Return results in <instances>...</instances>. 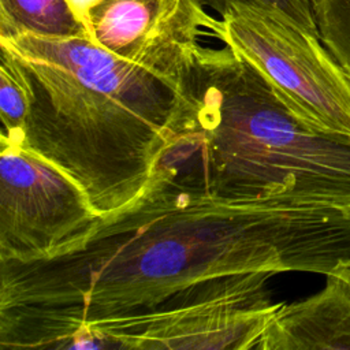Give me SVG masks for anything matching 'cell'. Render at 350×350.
I'll return each instance as SVG.
<instances>
[{
    "label": "cell",
    "mask_w": 350,
    "mask_h": 350,
    "mask_svg": "<svg viewBox=\"0 0 350 350\" xmlns=\"http://www.w3.org/2000/svg\"><path fill=\"white\" fill-rule=\"evenodd\" d=\"M216 36L249 62L304 122L350 135V78L313 33L271 11L238 7Z\"/></svg>",
    "instance_id": "cell-5"
},
{
    "label": "cell",
    "mask_w": 350,
    "mask_h": 350,
    "mask_svg": "<svg viewBox=\"0 0 350 350\" xmlns=\"http://www.w3.org/2000/svg\"><path fill=\"white\" fill-rule=\"evenodd\" d=\"M254 350H350V282L329 275L314 295L282 304Z\"/></svg>",
    "instance_id": "cell-8"
},
{
    "label": "cell",
    "mask_w": 350,
    "mask_h": 350,
    "mask_svg": "<svg viewBox=\"0 0 350 350\" xmlns=\"http://www.w3.org/2000/svg\"><path fill=\"white\" fill-rule=\"evenodd\" d=\"M27 71L31 103L19 142L77 182L111 216L148 186L187 98L90 37H0Z\"/></svg>",
    "instance_id": "cell-2"
},
{
    "label": "cell",
    "mask_w": 350,
    "mask_h": 350,
    "mask_svg": "<svg viewBox=\"0 0 350 350\" xmlns=\"http://www.w3.org/2000/svg\"><path fill=\"white\" fill-rule=\"evenodd\" d=\"M238 272L347 279L350 213L216 198L154 171L77 250L0 262V347L93 349L83 324L152 310L193 283Z\"/></svg>",
    "instance_id": "cell-1"
},
{
    "label": "cell",
    "mask_w": 350,
    "mask_h": 350,
    "mask_svg": "<svg viewBox=\"0 0 350 350\" xmlns=\"http://www.w3.org/2000/svg\"><path fill=\"white\" fill-rule=\"evenodd\" d=\"M208 3V5L223 16L228 11L246 7V8H257L264 11L276 12L291 22L313 31L319 33L317 21H316V10L314 0H202Z\"/></svg>",
    "instance_id": "cell-12"
},
{
    "label": "cell",
    "mask_w": 350,
    "mask_h": 350,
    "mask_svg": "<svg viewBox=\"0 0 350 350\" xmlns=\"http://www.w3.org/2000/svg\"><path fill=\"white\" fill-rule=\"evenodd\" d=\"M18 34L90 37L67 0H0V37Z\"/></svg>",
    "instance_id": "cell-9"
},
{
    "label": "cell",
    "mask_w": 350,
    "mask_h": 350,
    "mask_svg": "<svg viewBox=\"0 0 350 350\" xmlns=\"http://www.w3.org/2000/svg\"><path fill=\"white\" fill-rule=\"evenodd\" d=\"M101 217L67 174L22 142L0 135V262L68 254Z\"/></svg>",
    "instance_id": "cell-6"
},
{
    "label": "cell",
    "mask_w": 350,
    "mask_h": 350,
    "mask_svg": "<svg viewBox=\"0 0 350 350\" xmlns=\"http://www.w3.org/2000/svg\"><path fill=\"white\" fill-rule=\"evenodd\" d=\"M271 272H238L193 283L157 308L83 324L111 349L254 350L283 302H273Z\"/></svg>",
    "instance_id": "cell-4"
},
{
    "label": "cell",
    "mask_w": 350,
    "mask_h": 350,
    "mask_svg": "<svg viewBox=\"0 0 350 350\" xmlns=\"http://www.w3.org/2000/svg\"><path fill=\"white\" fill-rule=\"evenodd\" d=\"M221 21L202 0H104L89 15L90 37L175 86H183L201 34L217 36Z\"/></svg>",
    "instance_id": "cell-7"
},
{
    "label": "cell",
    "mask_w": 350,
    "mask_h": 350,
    "mask_svg": "<svg viewBox=\"0 0 350 350\" xmlns=\"http://www.w3.org/2000/svg\"><path fill=\"white\" fill-rule=\"evenodd\" d=\"M74 12L79 16V19L88 26L89 29V15L90 11L101 4L104 0H67ZM90 31V30H89Z\"/></svg>",
    "instance_id": "cell-13"
},
{
    "label": "cell",
    "mask_w": 350,
    "mask_h": 350,
    "mask_svg": "<svg viewBox=\"0 0 350 350\" xmlns=\"http://www.w3.org/2000/svg\"><path fill=\"white\" fill-rule=\"evenodd\" d=\"M183 79L189 96L154 171L216 198L350 213V135L304 122L226 44L200 45Z\"/></svg>",
    "instance_id": "cell-3"
},
{
    "label": "cell",
    "mask_w": 350,
    "mask_h": 350,
    "mask_svg": "<svg viewBox=\"0 0 350 350\" xmlns=\"http://www.w3.org/2000/svg\"><path fill=\"white\" fill-rule=\"evenodd\" d=\"M347 280H349V282H350V273H349V278H347Z\"/></svg>",
    "instance_id": "cell-14"
},
{
    "label": "cell",
    "mask_w": 350,
    "mask_h": 350,
    "mask_svg": "<svg viewBox=\"0 0 350 350\" xmlns=\"http://www.w3.org/2000/svg\"><path fill=\"white\" fill-rule=\"evenodd\" d=\"M31 103L27 71L5 49L0 48V119L1 137L19 139Z\"/></svg>",
    "instance_id": "cell-10"
},
{
    "label": "cell",
    "mask_w": 350,
    "mask_h": 350,
    "mask_svg": "<svg viewBox=\"0 0 350 350\" xmlns=\"http://www.w3.org/2000/svg\"><path fill=\"white\" fill-rule=\"evenodd\" d=\"M320 38L350 78V0H314Z\"/></svg>",
    "instance_id": "cell-11"
}]
</instances>
